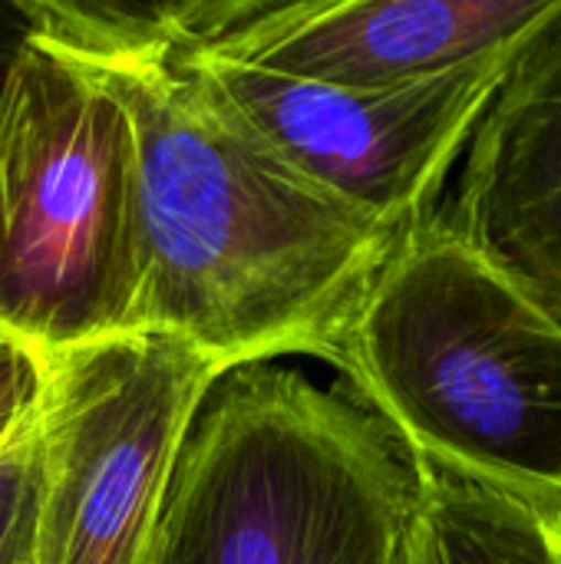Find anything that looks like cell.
Listing matches in <instances>:
<instances>
[{
	"label": "cell",
	"instance_id": "obj_1",
	"mask_svg": "<svg viewBox=\"0 0 561 564\" xmlns=\"http://www.w3.org/2000/svg\"><path fill=\"white\" fill-rule=\"evenodd\" d=\"M26 33L83 66L129 116L142 228L136 334L222 373L284 357L334 364L397 235L274 162L205 89L169 3L20 0Z\"/></svg>",
	"mask_w": 561,
	"mask_h": 564
},
{
	"label": "cell",
	"instance_id": "obj_2",
	"mask_svg": "<svg viewBox=\"0 0 561 564\" xmlns=\"http://www.w3.org/2000/svg\"><path fill=\"white\" fill-rule=\"evenodd\" d=\"M331 367L417 469L561 506V321L440 208L390 248Z\"/></svg>",
	"mask_w": 561,
	"mask_h": 564
},
{
	"label": "cell",
	"instance_id": "obj_3",
	"mask_svg": "<svg viewBox=\"0 0 561 564\" xmlns=\"http://www.w3.org/2000/svg\"><path fill=\"white\" fill-rule=\"evenodd\" d=\"M417 466L341 387L228 370L185 436L149 564H397Z\"/></svg>",
	"mask_w": 561,
	"mask_h": 564
},
{
	"label": "cell",
	"instance_id": "obj_4",
	"mask_svg": "<svg viewBox=\"0 0 561 564\" xmlns=\"http://www.w3.org/2000/svg\"><path fill=\"white\" fill-rule=\"evenodd\" d=\"M139 297L129 116L23 33L0 76V334L50 360L136 334Z\"/></svg>",
	"mask_w": 561,
	"mask_h": 564
},
{
	"label": "cell",
	"instance_id": "obj_5",
	"mask_svg": "<svg viewBox=\"0 0 561 564\" xmlns=\"http://www.w3.org/2000/svg\"><path fill=\"white\" fill-rule=\"evenodd\" d=\"M218 377L165 334L43 360L36 564H149L185 436Z\"/></svg>",
	"mask_w": 561,
	"mask_h": 564
},
{
	"label": "cell",
	"instance_id": "obj_6",
	"mask_svg": "<svg viewBox=\"0 0 561 564\" xmlns=\"http://www.w3.org/2000/svg\"><path fill=\"white\" fill-rule=\"evenodd\" d=\"M182 33L205 89L274 162L397 238L440 208L450 172L522 50L410 86L350 89L278 76Z\"/></svg>",
	"mask_w": 561,
	"mask_h": 564
},
{
	"label": "cell",
	"instance_id": "obj_7",
	"mask_svg": "<svg viewBox=\"0 0 561 564\" xmlns=\"http://www.w3.org/2000/svg\"><path fill=\"white\" fill-rule=\"evenodd\" d=\"M208 50L350 89H393L526 46L561 0H192L169 3Z\"/></svg>",
	"mask_w": 561,
	"mask_h": 564
},
{
	"label": "cell",
	"instance_id": "obj_8",
	"mask_svg": "<svg viewBox=\"0 0 561 564\" xmlns=\"http://www.w3.org/2000/svg\"><path fill=\"white\" fill-rule=\"evenodd\" d=\"M440 215L561 321V17L509 66Z\"/></svg>",
	"mask_w": 561,
	"mask_h": 564
},
{
	"label": "cell",
	"instance_id": "obj_9",
	"mask_svg": "<svg viewBox=\"0 0 561 564\" xmlns=\"http://www.w3.org/2000/svg\"><path fill=\"white\" fill-rule=\"evenodd\" d=\"M397 564H561V506L417 469Z\"/></svg>",
	"mask_w": 561,
	"mask_h": 564
},
{
	"label": "cell",
	"instance_id": "obj_10",
	"mask_svg": "<svg viewBox=\"0 0 561 564\" xmlns=\"http://www.w3.org/2000/svg\"><path fill=\"white\" fill-rule=\"evenodd\" d=\"M0 564H36L33 430L7 456H0Z\"/></svg>",
	"mask_w": 561,
	"mask_h": 564
},
{
	"label": "cell",
	"instance_id": "obj_11",
	"mask_svg": "<svg viewBox=\"0 0 561 564\" xmlns=\"http://www.w3.org/2000/svg\"><path fill=\"white\" fill-rule=\"evenodd\" d=\"M40 390L43 360L0 334V456H7L33 430Z\"/></svg>",
	"mask_w": 561,
	"mask_h": 564
},
{
	"label": "cell",
	"instance_id": "obj_12",
	"mask_svg": "<svg viewBox=\"0 0 561 564\" xmlns=\"http://www.w3.org/2000/svg\"><path fill=\"white\" fill-rule=\"evenodd\" d=\"M23 33H26V20H23V10H20V0L0 3V76H3L17 43L23 40Z\"/></svg>",
	"mask_w": 561,
	"mask_h": 564
}]
</instances>
